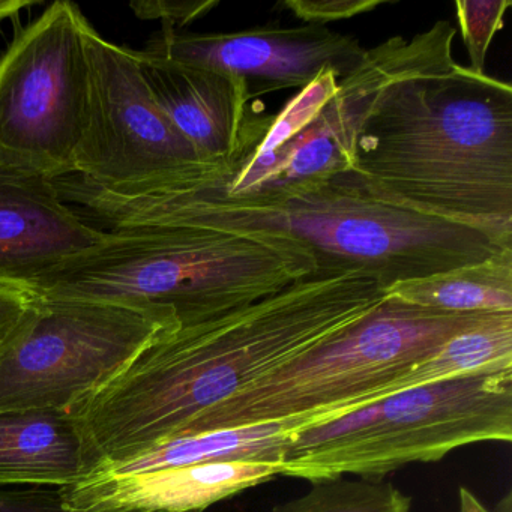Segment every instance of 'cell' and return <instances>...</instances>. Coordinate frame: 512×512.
<instances>
[{
	"instance_id": "obj_1",
	"label": "cell",
	"mask_w": 512,
	"mask_h": 512,
	"mask_svg": "<svg viewBox=\"0 0 512 512\" xmlns=\"http://www.w3.org/2000/svg\"><path fill=\"white\" fill-rule=\"evenodd\" d=\"M385 299L367 272L317 268L268 298L161 338L68 410L82 437L83 478L173 439L206 410L355 325Z\"/></svg>"
},
{
	"instance_id": "obj_2",
	"label": "cell",
	"mask_w": 512,
	"mask_h": 512,
	"mask_svg": "<svg viewBox=\"0 0 512 512\" xmlns=\"http://www.w3.org/2000/svg\"><path fill=\"white\" fill-rule=\"evenodd\" d=\"M437 20L368 100L349 172L382 199L512 242V88L452 58Z\"/></svg>"
},
{
	"instance_id": "obj_3",
	"label": "cell",
	"mask_w": 512,
	"mask_h": 512,
	"mask_svg": "<svg viewBox=\"0 0 512 512\" xmlns=\"http://www.w3.org/2000/svg\"><path fill=\"white\" fill-rule=\"evenodd\" d=\"M316 269L310 248L283 230L187 221L109 229L100 247L28 293L172 311L182 328L268 298Z\"/></svg>"
},
{
	"instance_id": "obj_4",
	"label": "cell",
	"mask_w": 512,
	"mask_h": 512,
	"mask_svg": "<svg viewBox=\"0 0 512 512\" xmlns=\"http://www.w3.org/2000/svg\"><path fill=\"white\" fill-rule=\"evenodd\" d=\"M491 314L452 313L386 298L355 325L206 410L176 437L269 422L293 431L346 415L403 391L410 371Z\"/></svg>"
},
{
	"instance_id": "obj_5",
	"label": "cell",
	"mask_w": 512,
	"mask_h": 512,
	"mask_svg": "<svg viewBox=\"0 0 512 512\" xmlns=\"http://www.w3.org/2000/svg\"><path fill=\"white\" fill-rule=\"evenodd\" d=\"M512 440V368L394 392L376 403L287 433L280 475L325 481L382 478L434 463L461 446Z\"/></svg>"
},
{
	"instance_id": "obj_6",
	"label": "cell",
	"mask_w": 512,
	"mask_h": 512,
	"mask_svg": "<svg viewBox=\"0 0 512 512\" xmlns=\"http://www.w3.org/2000/svg\"><path fill=\"white\" fill-rule=\"evenodd\" d=\"M181 217L283 230L310 248L317 268L358 269L385 290L512 248V242L466 224L388 202L352 172L332 176L277 209L232 211L191 202Z\"/></svg>"
},
{
	"instance_id": "obj_7",
	"label": "cell",
	"mask_w": 512,
	"mask_h": 512,
	"mask_svg": "<svg viewBox=\"0 0 512 512\" xmlns=\"http://www.w3.org/2000/svg\"><path fill=\"white\" fill-rule=\"evenodd\" d=\"M179 328L172 311L29 295L0 350V412L70 410Z\"/></svg>"
},
{
	"instance_id": "obj_8",
	"label": "cell",
	"mask_w": 512,
	"mask_h": 512,
	"mask_svg": "<svg viewBox=\"0 0 512 512\" xmlns=\"http://www.w3.org/2000/svg\"><path fill=\"white\" fill-rule=\"evenodd\" d=\"M86 22L53 2L0 56V157L55 181L73 175L88 119Z\"/></svg>"
},
{
	"instance_id": "obj_9",
	"label": "cell",
	"mask_w": 512,
	"mask_h": 512,
	"mask_svg": "<svg viewBox=\"0 0 512 512\" xmlns=\"http://www.w3.org/2000/svg\"><path fill=\"white\" fill-rule=\"evenodd\" d=\"M85 41L91 94L73 175L107 188L232 175L202 157L157 106L137 50L107 41L89 22Z\"/></svg>"
},
{
	"instance_id": "obj_10",
	"label": "cell",
	"mask_w": 512,
	"mask_h": 512,
	"mask_svg": "<svg viewBox=\"0 0 512 512\" xmlns=\"http://www.w3.org/2000/svg\"><path fill=\"white\" fill-rule=\"evenodd\" d=\"M338 80L323 74L290 98L259 146L220 187L178 197L232 211H266L349 172L352 134L338 103Z\"/></svg>"
},
{
	"instance_id": "obj_11",
	"label": "cell",
	"mask_w": 512,
	"mask_h": 512,
	"mask_svg": "<svg viewBox=\"0 0 512 512\" xmlns=\"http://www.w3.org/2000/svg\"><path fill=\"white\" fill-rule=\"evenodd\" d=\"M143 52L178 64L260 80L266 91H301L326 73L343 79L358 67L367 49L358 38L326 26L283 28L268 23L226 34H197L163 26Z\"/></svg>"
},
{
	"instance_id": "obj_12",
	"label": "cell",
	"mask_w": 512,
	"mask_h": 512,
	"mask_svg": "<svg viewBox=\"0 0 512 512\" xmlns=\"http://www.w3.org/2000/svg\"><path fill=\"white\" fill-rule=\"evenodd\" d=\"M106 238L62 199L55 179L0 157V287L28 293Z\"/></svg>"
},
{
	"instance_id": "obj_13",
	"label": "cell",
	"mask_w": 512,
	"mask_h": 512,
	"mask_svg": "<svg viewBox=\"0 0 512 512\" xmlns=\"http://www.w3.org/2000/svg\"><path fill=\"white\" fill-rule=\"evenodd\" d=\"M146 85L173 127L206 160L233 170L262 142L275 115L256 109L250 82L139 52Z\"/></svg>"
},
{
	"instance_id": "obj_14",
	"label": "cell",
	"mask_w": 512,
	"mask_h": 512,
	"mask_svg": "<svg viewBox=\"0 0 512 512\" xmlns=\"http://www.w3.org/2000/svg\"><path fill=\"white\" fill-rule=\"evenodd\" d=\"M85 475L76 418L68 410L0 412V487H55Z\"/></svg>"
},
{
	"instance_id": "obj_15",
	"label": "cell",
	"mask_w": 512,
	"mask_h": 512,
	"mask_svg": "<svg viewBox=\"0 0 512 512\" xmlns=\"http://www.w3.org/2000/svg\"><path fill=\"white\" fill-rule=\"evenodd\" d=\"M289 431L286 424L269 422L185 434L166 440L133 460L101 467L95 472L142 473L229 460L263 461L281 466Z\"/></svg>"
},
{
	"instance_id": "obj_16",
	"label": "cell",
	"mask_w": 512,
	"mask_h": 512,
	"mask_svg": "<svg viewBox=\"0 0 512 512\" xmlns=\"http://www.w3.org/2000/svg\"><path fill=\"white\" fill-rule=\"evenodd\" d=\"M386 296L452 313H512V248L475 265L394 284Z\"/></svg>"
},
{
	"instance_id": "obj_17",
	"label": "cell",
	"mask_w": 512,
	"mask_h": 512,
	"mask_svg": "<svg viewBox=\"0 0 512 512\" xmlns=\"http://www.w3.org/2000/svg\"><path fill=\"white\" fill-rule=\"evenodd\" d=\"M412 497L380 478H338L313 482L295 499L269 512H410Z\"/></svg>"
},
{
	"instance_id": "obj_18",
	"label": "cell",
	"mask_w": 512,
	"mask_h": 512,
	"mask_svg": "<svg viewBox=\"0 0 512 512\" xmlns=\"http://www.w3.org/2000/svg\"><path fill=\"white\" fill-rule=\"evenodd\" d=\"M511 0H458L455 2L458 26L473 73H485V61L494 35L503 28Z\"/></svg>"
},
{
	"instance_id": "obj_19",
	"label": "cell",
	"mask_w": 512,
	"mask_h": 512,
	"mask_svg": "<svg viewBox=\"0 0 512 512\" xmlns=\"http://www.w3.org/2000/svg\"><path fill=\"white\" fill-rule=\"evenodd\" d=\"M389 0H286V7L305 25L326 26L328 23L352 19L359 14L371 13Z\"/></svg>"
},
{
	"instance_id": "obj_20",
	"label": "cell",
	"mask_w": 512,
	"mask_h": 512,
	"mask_svg": "<svg viewBox=\"0 0 512 512\" xmlns=\"http://www.w3.org/2000/svg\"><path fill=\"white\" fill-rule=\"evenodd\" d=\"M217 0H136L130 8L140 20H160L163 26L182 29L211 13Z\"/></svg>"
},
{
	"instance_id": "obj_21",
	"label": "cell",
	"mask_w": 512,
	"mask_h": 512,
	"mask_svg": "<svg viewBox=\"0 0 512 512\" xmlns=\"http://www.w3.org/2000/svg\"><path fill=\"white\" fill-rule=\"evenodd\" d=\"M0 512H67L59 488L0 487Z\"/></svg>"
},
{
	"instance_id": "obj_22",
	"label": "cell",
	"mask_w": 512,
	"mask_h": 512,
	"mask_svg": "<svg viewBox=\"0 0 512 512\" xmlns=\"http://www.w3.org/2000/svg\"><path fill=\"white\" fill-rule=\"evenodd\" d=\"M29 295L20 290L0 287V350L4 349L13 332L25 316Z\"/></svg>"
},
{
	"instance_id": "obj_23",
	"label": "cell",
	"mask_w": 512,
	"mask_h": 512,
	"mask_svg": "<svg viewBox=\"0 0 512 512\" xmlns=\"http://www.w3.org/2000/svg\"><path fill=\"white\" fill-rule=\"evenodd\" d=\"M458 512H491L484 503L466 487L458 490ZM493 512H512V493L508 491L494 506Z\"/></svg>"
},
{
	"instance_id": "obj_24",
	"label": "cell",
	"mask_w": 512,
	"mask_h": 512,
	"mask_svg": "<svg viewBox=\"0 0 512 512\" xmlns=\"http://www.w3.org/2000/svg\"><path fill=\"white\" fill-rule=\"evenodd\" d=\"M40 4L41 2H37V0H0V25L7 20H13L23 10Z\"/></svg>"
}]
</instances>
